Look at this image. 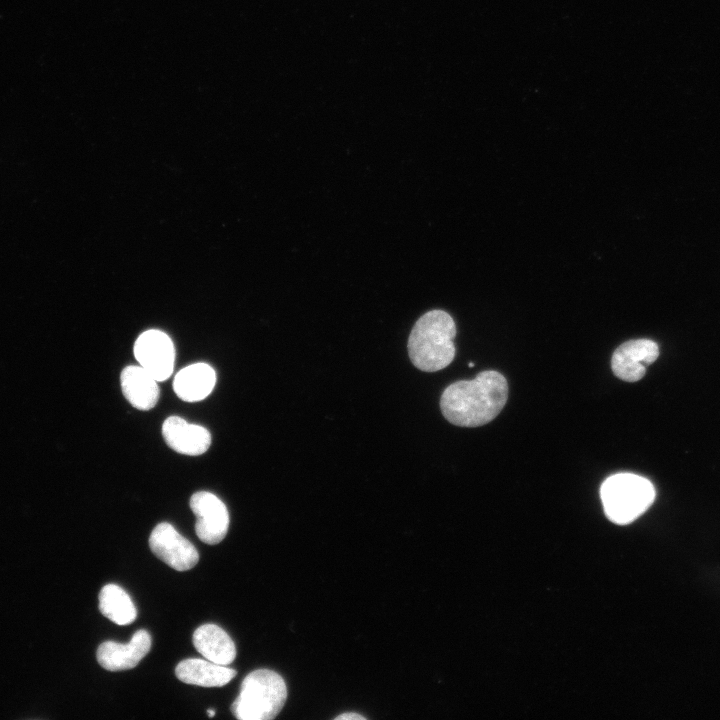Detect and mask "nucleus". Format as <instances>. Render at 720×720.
<instances>
[{
    "mask_svg": "<svg viewBox=\"0 0 720 720\" xmlns=\"http://www.w3.org/2000/svg\"><path fill=\"white\" fill-rule=\"evenodd\" d=\"M508 399L506 378L499 372L486 370L473 380L450 384L442 393L440 408L451 424L478 427L492 421Z\"/></svg>",
    "mask_w": 720,
    "mask_h": 720,
    "instance_id": "nucleus-1",
    "label": "nucleus"
},
{
    "mask_svg": "<svg viewBox=\"0 0 720 720\" xmlns=\"http://www.w3.org/2000/svg\"><path fill=\"white\" fill-rule=\"evenodd\" d=\"M456 325L450 314L431 310L414 324L408 338V355L412 364L424 372L446 368L454 359Z\"/></svg>",
    "mask_w": 720,
    "mask_h": 720,
    "instance_id": "nucleus-2",
    "label": "nucleus"
},
{
    "mask_svg": "<svg viewBox=\"0 0 720 720\" xmlns=\"http://www.w3.org/2000/svg\"><path fill=\"white\" fill-rule=\"evenodd\" d=\"M286 698L283 678L275 671L258 669L243 679L231 711L240 720H270L279 714Z\"/></svg>",
    "mask_w": 720,
    "mask_h": 720,
    "instance_id": "nucleus-3",
    "label": "nucleus"
},
{
    "mask_svg": "<svg viewBox=\"0 0 720 720\" xmlns=\"http://www.w3.org/2000/svg\"><path fill=\"white\" fill-rule=\"evenodd\" d=\"M653 484L632 473H617L601 485L600 497L607 518L619 525L633 522L654 502Z\"/></svg>",
    "mask_w": 720,
    "mask_h": 720,
    "instance_id": "nucleus-4",
    "label": "nucleus"
},
{
    "mask_svg": "<svg viewBox=\"0 0 720 720\" xmlns=\"http://www.w3.org/2000/svg\"><path fill=\"white\" fill-rule=\"evenodd\" d=\"M134 356L157 381L169 378L174 369L175 348L170 337L159 330H147L135 341Z\"/></svg>",
    "mask_w": 720,
    "mask_h": 720,
    "instance_id": "nucleus-5",
    "label": "nucleus"
},
{
    "mask_svg": "<svg viewBox=\"0 0 720 720\" xmlns=\"http://www.w3.org/2000/svg\"><path fill=\"white\" fill-rule=\"evenodd\" d=\"M149 547L157 558L177 571H187L199 560L195 546L167 522L155 526L149 537Z\"/></svg>",
    "mask_w": 720,
    "mask_h": 720,
    "instance_id": "nucleus-6",
    "label": "nucleus"
},
{
    "mask_svg": "<svg viewBox=\"0 0 720 720\" xmlns=\"http://www.w3.org/2000/svg\"><path fill=\"white\" fill-rule=\"evenodd\" d=\"M190 508L196 516L195 532L202 542L214 545L225 538L229 513L216 495L207 491L196 492L190 498Z\"/></svg>",
    "mask_w": 720,
    "mask_h": 720,
    "instance_id": "nucleus-7",
    "label": "nucleus"
},
{
    "mask_svg": "<svg viewBox=\"0 0 720 720\" xmlns=\"http://www.w3.org/2000/svg\"><path fill=\"white\" fill-rule=\"evenodd\" d=\"M659 356V347L650 339H635L621 344L613 353L611 367L614 375L626 382L643 378L646 367Z\"/></svg>",
    "mask_w": 720,
    "mask_h": 720,
    "instance_id": "nucleus-8",
    "label": "nucleus"
},
{
    "mask_svg": "<svg viewBox=\"0 0 720 720\" xmlns=\"http://www.w3.org/2000/svg\"><path fill=\"white\" fill-rule=\"evenodd\" d=\"M151 644L150 634L141 629L133 634L127 644L114 641L101 643L96 652L97 661L108 671L132 669L147 655Z\"/></svg>",
    "mask_w": 720,
    "mask_h": 720,
    "instance_id": "nucleus-9",
    "label": "nucleus"
},
{
    "mask_svg": "<svg viewBox=\"0 0 720 720\" xmlns=\"http://www.w3.org/2000/svg\"><path fill=\"white\" fill-rule=\"evenodd\" d=\"M162 436L171 449L189 456L201 455L211 445V435L205 427L190 424L178 416H170L163 422Z\"/></svg>",
    "mask_w": 720,
    "mask_h": 720,
    "instance_id": "nucleus-10",
    "label": "nucleus"
},
{
    "mask_svg": "<svg viewBox=\"0 0 720 720\" xmlns=\"http://www.w3.org/2000/svg\"><path fill=\"white\" fill-rule=\"evenodd\" d=\"M121 389L128 402L139 410L152 409L159 399L157 380L141 366H127L120 376Z\"/></svg>",
    "mask_w": 720,
    "mask_h": 720,
    "instance_id": "nucleus-11",
    "label": "nucleus"
},
{
    "mask_svg": "<svg viewBox=\"0 0 720 720\" xmlns=\"http://www.w3.org/2000/svg\"><path fill=\"white\" fill-rule=\"evenodd\" d=\"M236 674L234 669L225 665L197 658L185 659L175 668V675L180 681L201 687H222Z\"/></svg>",
    "mask_w": 720,
    "mask_h": 720,
    "instance_id": "nucleus-12",
    "label": "nucleus"
},
{
    "mask_svg": "<svg viewBox=\"0 0 720 720\" xmlns=\"http://www.w3.org/2000/svg\"><path fill=\"white\" fill-rule=\"evenodd\" d=\"M216 383L214 369L206 363H195L181 369L173 381L176 395L186 402H197L206 398Z\"/></svg>",
    "mask_w": 720,
    "mask_h": 720,
    "instance_id": "nucleus-13",
    "label": "nucleus"
},
{
    "mask_svg": "<svg viewBox=\"0 0 720 720\" xmlns=\"http://www.w3.org/2000/svg\"><path fill=\"white\" fill-rule=\"evenodd\" d=\"M196 650L207 660L220 664H231L236 656V647L231 637L216 624H203L193 633Z\"/></svg>",
    "mask_w": 720,
    "mask_h": 720,
    "instance_id": "nucleus-14",
    "label": "nucleus"
},
{
    "mask_svg": "<svg viewBox=\"0 0 720 720\" xmlns=\"http://www.w3.org/2000/svg\"><path fill=\"white\" fill-rule=\"evenodd\" d=\"M99 610L118 625L131 624L137 617V610L130 596L116 584H107L100 590Z\"/></svg>",
    "mask_w": 720,
    "mask_h": 720,
    "instance_id": "nucleus-15",
    "label": "nucleus"
},
{
    "mask_svg": "<svg viewBox=\"0 0 720 720\" xmlns=\"http://www.w3.org/2000/svg\"><path fill=\"white\" fill-rule=\"evenodd\" d=\"M334 719L335 720H340V719L341 720H347V719L365 720L366 718L363 715L358 714L356 712H347L344 714H340L339 716H336Z\"/></svg>",
    "mask_w": 720,
    "mask_h": 720,
    "instance_id": "nucleus-16",
    "label": "nucleus"
},
{
    "mask_svg": "<svg viewBox=\"0 0 720 720\" xmlns=\"http://www.w3.org/2000/svg\"><path fill=\"white\" fill-rule=\"evenodd\" d=\"M215 713H216V711H215L214 709H208V710H207V715H208L209 717H213V716L215 715Z\"/></svg>",
    "mask_w": 720,
    "mask_h": 720,
    "instance_id": "nucleus-17",
    "label": "nucleus"
},
{
    "mask_svg": "<svg viewBox=\"0 0 720 720\" xmlns=\"http://www.w3.org/2000/svg\"><path fill=\"white\" fill-rule=\"evenodd\" d=\"M468 365H469V367H473V366H474V363H473V362H470Z\"/></svg>",
    "mask_w": 720,
    "mask_h": 720,
    "instance_id": "nucleus-18",
    "label": "nucleus"
}]
</instances>
